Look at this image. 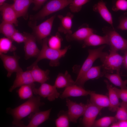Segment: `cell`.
Wrapping results in <instances>:
<instances>
[{"mask_svg":"<svg viewBox=\"0 0 127 127\" xmlns=\"http://www.w3.org/2000/svg\"><path fill=\"white\" fill-rule=\"evenodd\" d=\"M103 32L107 36L110 50L117 52L127 51V40L123 38L115 31L114 28H104Z\"/></svg>","mask_w":127,"mask_h":127,"instance_id":"cell-5","label":"cell"},{"mask_svg":"<svg viewBox=\"0 0 127 127\" xmlns=\"http://www.w3.org/2000/svg\"><path fill=\"white\" fill-rule=\"evenodd\" d=\"M27 37V33H22L17 30L12 36L11 39L13 41L20 43H24L26 40Z\"/></svg>","mask_w":127,"mask_h":127,"instance_id":"cell-37","label":"cell"},{"mask_svg":"<svg viewBox=\"0 0 127 127\" xmlns=\"http://www.w3.org/2000/svg\"><path fill=\"white\" fill-rule=\"evenodd\" d=\"M72 0H51L36 14L30 17V21L36 22L37 21L43 19L46 16L66 7Z\"/></svg>","mask_w":127,"mask_h":127,"instance_id":"cell-3","label":"cell"},{"mask_svg":"<svg viewBox=\"0 0 127 127\" xmlns=\"http://www.w3.org/2000/svg\"><path fill=\"white\" fill-rule=\"evenodd\" d=\"M83 47L92 46H95L106 44H108V40L107 35L101 36L94 34H91L83 40Z\"/></svg>","mask_w":127,"mask_h":127,"instance_id":"cell-24","label":"cell"},{"mask_svg":"<svg viewBox=\"0 0 127 127\" xmlns=\"http://www.w3.org/2000/svg\"><path fill=\"white\" fill-rule=\"evenodd\" d=\"M59 114L58 118L56 119L55 124L57 127H68L70 122L67 112H62Z\"/></svg>","mask_w":127,"mask_h":127,"instance_id":"cell-32","label":"cell"},{"mask_svg":"<svg viewBox=\"0 0 127 127\" xmlns=\"http://www.w3.org/2000/svg\"><path fill=\"white\" fill-rule=\"evenodd\" d=\"M112 9L115 11L127 10V0H113Z\"/></svg>","mask_w":127,"mask_h":127,"instance_id":"cell-36","label":"cell"},{"mask_svg":"<svg viewBox=\"0 0 127 127\" xmlns=\"http://www.w3.org/2000/svg\"><path fill=\"white\" fill-rule=\"evenodd\" d=\"M34 6L33 8V10L36 11L39 9L47 0H32Z\"/></svg>","mask_w":127,"mask_h":127,"instance_id":"cell-40","label":"cell"},{"mask_svg":"<svg viewBox=\"0 0 127 127\" xmlns=\"http://www.w3.org/2000/svg\"><path fill=\"white\" fill-rule=\"evenodd\" d=\"M14 25L12 23L3 21L0 25V33L6 37L11 39L12 36L17 30Z\"/></svg>","mask_w":127,"mask_h":127,"instance_id":"cell-29","label":"cell"},{"mask_svg":"<svg viewBox=\"0 0 127 127\" xmlns=\"http://www.w3.org/2000/svg\"><path fill=\"white\" fill-rule=\"evenodd\" d=\"M94 32V30L91 28L83 27L71 34L66 35V38L68 41L84 40Z\"/></svg>","mask_w":127,"mask_h":127,"instance_id":"cell-21","label":"cell"},{"mask_svg":"<svg viewBox=\"0 0 127 127\" xmlns=\"http://www.w3.org/2000/svg\"><path fill=\"white\" fill-rule=\"evenodd\" d=\"M35 87V85H24L20 87L17 91L20 98L21 99L24 100L32 97L33 93V88Z\"/></svg>","mask_w":127,"mask_h":127,"instance_id":"cell-30","label":"cell"},{"mask_svg":"<svg viewBox=\"0 0 127 127\" xmlns=\"http://www.w3.org/2000/svg\"><path fill=\"white\" fill-rule=\"evenodd\" d=\"M90 95V102L92 103L102 109L109 107V100L107 96L97 94L93 91Z\"/></svg>","mask_w":127,"mask_h":127,"instance_id":"cell-26","label":"cell"},{"mask_svg":"<svg viewBox=\"0 0 127 127\" xmlns=\"http://www.w3.org/2000/svg\"><path fill=\"white\" fill-rule=\"evenodd\" d=\"M92 92L86 90L83 87L75 84L65 87L60 97L62 99H64L70 97L86 96L90 95Z\"/></svg>","mask_w":127,"mask_h":127,"instance_id":"cell-16","label":"cell"},{"mask_svg":"<svg viewBox=\"0 0 127 127\" xmlns=\"http://www.w3.org/2000/svg\"><path fill=\"white\" fill-rule=\"evenodd\" d=\"M56 88L54 85H52L44 83L41 84L38 88L35 87H33V91L35 94L44 98H46L49 101L52 102L58 98L60 95Z\"/></svg>","mask_w":127,"mask_h":127,"instance_id":"cell-9","label":"cell"},{"mask_svg":"<svg viewBox=\"0 0 127 127\" xmlns=\"http://www.w3.org/2000/svg\"><path fill=\"white\" fill-rule=\"evenodd\" d=\"M104 81L106 84L108 92V98L110 102L109 110L112 112H115L117 111L120 104L119 98L112 85L107 80L105 79Z\"/></svg>","mask_w":127,"mask_h":127,"instance_id":"cell-23","label":"cell"},{"mask_svg":"<svg viewBox=\"0 0 127 127\" xmlns=\"http://www.w3.org/2000/svg\"><path fill=\"white\" fill-rule=\"evenodd\" d=\"M119 24L117 27L118 29L122 30H127V14H125L120 17Z\"/></svg>","mask_w":127,"mask_h":127,"instance_id":"cell-39","label":"cell"},{"mask_svg":"<svg viewBox=\"0 0 127 127\" xmlns=\"http://www.w3.org/2000/svg\"><path fill=\"white\" fill-rule=\"evenodd\" d=\"M90 0H72L70 4L69 8L71 12H77L81 10L82 6Z\"/></svg>","mask_w":127,"mask_h":127,"instance_id":"cell-35","label":"cell"},{"mask_svg":"<svg viewBox=\"0 0 127 127\" xmlns=\"http://www.w3.org/2000/svg\"><path fill=\"white\" fill-rule=\"evenodd\" d=\"M93 10L98 12L102 18L114 28L111 15L107 8L105 2L100 0L93 6Z\"/></svg>","mask_w":127,"mask_h":127,"instance_id":"cell-22","label":"cell"},{"mask_svg":"<svg viewBox=\"0 0 127 127\" xmlns=\"http://www.w3.org/2000/svg\"><path fill=\"white\" fill-rule=\"evenodd\" d=\"M48 39L46 38L43 40L42 46L36 60L31 65L37 64L40 60L44 59L50 61L49 65L52 67L57 66L60 64L59 60L65 56L70 47L67 46L62 49H55L50 48L48 45Z\"/></svg>","mask_w":127,"mask_h":127,"instance_id":"cell-2","label":"cell"},{"mask_svg":"<svg viewBox=\"0 0 127 127\" xmlns=\"http://www.w3.org/2000/svg\"><path fill=\"white\" fill-rule=\"evenodd\" d=\"M6 0H0V6L2 5Z\"/></svg>","mask_w":127,"mask_h":127,"instance_id":"cell-43","label":"cell"},{"mask_svg":"<svg viewBox=\"0 0 127 127\" xmlns=\"http://www.w3.org/2000/svg\"><path fill=\"white\" fill-rule=\"evenodd\" d=\"M30 70L16 73L15 79L9 91L12 92L16 88L24 85H35Z\"/></svg>","mask_w":127,"mask_h":127,"instance_id":"cell-12","label":"cell"},{"mask_svg":"<svg viewBox=\"0 0 127 127\" xmlns=\"http://www.w3.org/2000/svg\"><path fill=\"white\" fill-rule=\"evenodd\" d=\"M124 55L123 56V64L127 69V51L124 52Z\"/></svg>","mask_w":127,"mask_h":127,"instance_id":"cell-42","label":"cell"},{"mask_svg":"<svg viewBox=\"0 0 127 127\" xmlns=\"http://www.w3.org/2000/svg\"><path fill=\"white\" fill-rule=\"evenodd\" d=\"M75 81L66 71L64 73H59L55 80L54 85L57 88H62L75 84Z\"/></svg>","mask_w":127,"mask_h":127,"instance_id":"cell-25","label":"cell"},{"mask_svg":"<svg viewBox=\"0 0 127 127\" xmlns=\"http://www.w3.org/2000/svg\"><path fill=\"white\" fill-rule=\"evenodd\" d=\"M105 47V46L103 45L96 49H89L88 50V56L82 65L75 80L80 78L92 67L96 60L99 58L101 61L108 54L107 52H103Z\"/></svg>","mask_w":127,"mask_h":127,"instance_id":"cell-7","label":"cell"},{"mask_svg":"<svg viewBox=\"0 0 127 127\" xmlns=\"http://www.w3.org/2000/svg\"><path fill=\"white\" fill-rule=\"evenodd\" d=\"M45 104L41 101L40 96H33L26 101L14 108L6 109L7 113L13 118L12 123L17 127H25L22 119L31 113L40 111V107Z\"/></svg>","mask_w":127,"mask_h":127,"instance_id":"cell-1","label":"cell"},{"mask_svg":"<svg viewBox=\"0 0 127 127\" xmlns=\"http://www.w3.org/2000/svg\"><path fill=\"white\" fill-rule=\"evenodd\" d=\"M56 16L54 15L37 25L36 22H29V25L32 30V34L39 42L42 43L43 40L50 34Z\"/></svg>","mask_w":127,"mask_h":127,"instance_id":"cell-4","label":"cell"},{"mask_svg":"<svg viewBox=\"0 0 127 127\" xmlns=\"http://www.w3.org/2000/svg\"><path fill=\"white\" fill-rule=\"evenodd\" d=\"M0 10L3 21L18 25V17L12 4L4 3L0 6Z\"/></svg>","mask_w":127,"mask_h":127,"instance_id":"cell-14","label":"cell"},{"mask_svg":"<svg viewBox=\"0 0 127 127\" xmlns=\"http://www.w3.org/2000/svg\"><path fill=\"white\" fill-rule=\"evenodd\" d=\"M27 69L30 70L34 82L42 84L45 83L49 79V70L41 69L38 66L37 64L31 65L28 67Z\"/></svg>","mask_w":127,"mask_h":127,"instance_id":"cell-17","label":"cell"},{"mask_svg":"<svg viewBox=\"0 0 127 127\" xmlns=\"http://www.w3.org/2000/svg\"><path fill=\"white\" fill-rule=\"evenodd\" d=\"M13 41L7 37H3L0 39V53L5 54L9 52H13L16 49L13 44Z\"/></svg>","mask_w":127,"mask_h":127,"instance_id":"cell-28","label":"cell"},{"mask_svg":"<svg viewBox=\"0 0 127 127\" xmlns=\"http://www.w3.org/2000/svg\"><path fill=\"white\" fill-rule=\"evenodd\" d=\"M52 108L47 110L39 111L33 113L29 123L25 127H37L49 118Z\"/></svg>","mask_w":127,"mask_h":127,"instance_id":"cell-20","label":"cell"},{"mask_svg":"<svg viewBox=\"0 0 127 127\" xmlns=\"http://www.w3.org/2000/svg\"><path fill=\"white\" fill-rule=\"evenodd\" d=\"M108 54L101 61L102 67L105 73H112L114 71H120L122 65L123 64V56L117 51L110 50Z\"/></svg>","mask_w":127,"mask_h":127,"instance_id":"cell-6","label":"cell"},{"mask_svg":"<svg viewBox=\"0 0 127 127\" xmlns=\"http://www.w3.org/2000/svg\"><path fill=\"white\" fill-rule=\"evenodd\" d=\"M113 88L119 98L123 101L127 102V88L119 89L115 87Z\"/></svg>","mask_w":127,"mask_h":127,"instance_id":"cell-38","label":"cell"},{"mask_svg":"<svg viewBox=\"0 0 127 127\" xmlns=\"http://www.w3.org/2000/svg\"><path fill=\"white\" fill-rule=\"evenodd\" d=\"M102 109L90 102L87 104L83 115L82 123L83 126L92 127L97 116Z\"/></svg>","mask_w":127,"mask_h":127,"instance_id":"cell-11","label":"cell"},{"mask_svg":"<svg viewBox=\"0 0 127 127\" xmlns=\"http://www.w3.org/2000/svg\"><path fill=\"white\" fill-rule=\"evenodd\" d=\"M119 72V71H116V73L115 74L106 73L104 75L105 77L114 85L121 88H127V80H123L120 75Z\"/></svg>","mask_w":127,"mask_h":127,"instance_id":"cell-27","label":"cell"},{"mask_svg":"<svg viewBox=\"0 0 127 127\" xmlns=\"http://www.w3.org/2000/svg\"><path fill=\"white\" fill-rule=\"evenodd\" d=\"M62 39L58 33L51 36L48 40V45L50 48L55 49H60Z\"/></svg>","mask_w":127,"mask_h":127,"instance_id":"cell-34","label":"cell"},{"mask_svg":"<svg viewBox=\"0 0 127 127\" xmlns=\"http://www.w3.org/2000/svg\"><path fill=\"white\" fill-rule=\"evenodd\" d=\"M102 65L92 67L79 79L75 80V84L83 87L85 83L90 79H97L104 75L105 73L101 71Z\"/></svg>","mask_w":127,"mask_h":127,"instance_id":"cell-15","label":"cell"},{"mask_svg":"<svg viewBox=\"0 0 127 127\" xmlns=\"http://www.w3.org/2000/svg\"><path fill=\"white\" fill-rule=\"evenodd\" d=\"M12 4L19 17H22L25 20L28 17V10L32 0H12Z\"/></svg>","mask_w":127,"mask_h":127,"instance_id":"cell-18","label":"cell"},{"mask_svg":"<svg viewBox=\"0 0 127 127\" xmlns=\"http://www.w3.org/2000/svg\"><path fill=\"white\" fill-rule=\"evenodd\" d=\"M0 57L4 68L7 72V77H10L14 72L16 73L23 71L19 63L20 57L15 52L12 56L0 53Z\"/></svg>","mask_w":127,"mask_h":127,"instance_id":"cell-8","label":"cell"},{"mask_svg":"<svg viewBox=\"0 0 127 127\" xmlns=\"http://www.w3.org/2000/svg\"><path fill=\"white\" fill-rule=\"evenodd\" d=\"M111 127H127V120L118 121L112 123Z\"/></svg>","mask_w":127,"mask_h":127,"instance_id":"cell-41","label":"cell"},{"mask_svg":"<svg viewBox=\"0 0 127 127\" xmlns=\"http://www.w3.org/2000/svg\"><path fill=\"white\" fill-rule=\"evenodd\" d=\"M66 102L68 108L67 113L70 121L76 123L78 118L83 115L87 104L82 103H78L67 98Z\"/></svg>","mask_w":127,"mask_h":127,"instance_id":"cell-10","label":"cell"},{"mask_svg":"<svg viewBox=\"0 0 127 127\" xmlns=\"http://www.w3.org/2000/svg\"><path fill=\"white\" fill-rule=\"evenodd\" d=\"M58 16L60 21V25L58 28V31L66 35L72 34V20L74 16L73 14L69 12L65 16L59 15Z\"/></svg>","mask_w":127,"mask_h":127,"instance_id":"cell-19","label":"cell"},{"mask_svg":"<svg viewBox=\"0 0 127 127\" xmlns=\"http://www.w3.org/2000/svg\"><path fill=\"white\" fill-rule=\"evenodd\" d=\"M118 121L115 116H105L95 120L92 127H107Z\"/></svg>","mask_w":127,"mask_h":127,"instance_id":"cell-31","label":"cell"},{"mask_svg":"<svg viewBox=\"0 0 127 127\" xmlns=\"http://www.w3.org/2000/svg\"><path fill=\"white\" fill-rule=\"evenodd\" d=\"M116 111L115 117L118 121L127 120V102L120 103Z\"/></svg>","mask_w":127,"mask_h":127,"instance_id":"cell-33","label":"cell"},{"mask_svg":"<svg viewBox=\"0 0 127 127\" xmlns=\"http://www.w3.org/2000/svg\"><path fill=\"white\" fill-rule=\"evenodd\" d=\"M27 36L24 46L25 58L26 60L33 57L37 58L40 51L36 44V40L35 36L28 33Z\"/></svg>","mask_w":127,"mask_h":127,"instance_id":"cell-13","label":"cell"}]
</instances>
